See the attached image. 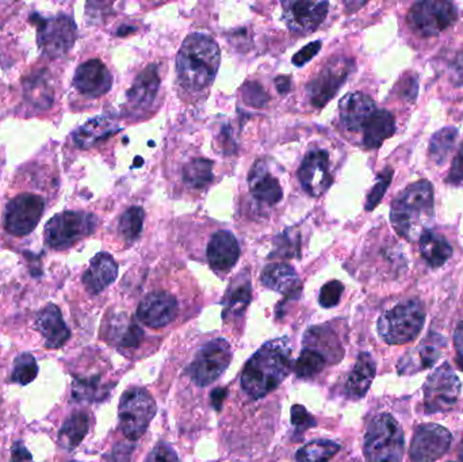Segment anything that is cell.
<instances>
[{"instance_id": "cell-54", "label": "cell", "mask_w": 463, "mask_h": 462, "mask_svg": "<svg viewBox=\"0 0 463 462\" xmlns=\"http://www.w3.org/2000/svg\"><path fill=\"white\" fill-rule=\"evenodd\" d=\"M225 395H227V390L221 389V388H219V389H214L213 393H211V404H213V406L217 409V411L221 409L222 401H224Z\"/></svg>"}, {"instance_id": "cell-17", "label": "cell", "mask_w": 463, "mask_h": 462, "mask_svg": "<svg viewBox=\"0 0 463 462\" xmlns=\"http://www.w3.org/2000/svg\"><path fill=\"white\" fill-rule=\"evenodd\" d=\"M178 313V301L167 292L150 293L137 310V318L150 329H163Z\"/></svg>"}, {"instance_id": "cell-39", "label": "cell", "mask_w": 463, "mask_h": 462, "mask_svg": "<svg viewBox=\"0 0 463 462\" xmlns=\"http://www.w3.org/2000/svg\"><path fill=\"white\" fill-rule=\"evenodd\" d=\"M300 232L296 229H287L275 239V250L271 258H300Z\"/></svg>"}, {"instance_id": "cell-9", "label": "cell", "mask_w": 463, "mask_h": 462, "mask_svg": "<svg viewBox=\"0 0 463 462\" xmlns=\"http://www.w3.org/2000/svg\"><path fill=\"white\" fill-rule=\"evenodd\" d=\"M459 395V379L449 364H443L425 381V413L438 414L450 411L457 404Z\"/></svg>"}, {"instance_id": "cell-28", "label": "cell", "mask_w": 463, "mask_h": 462, "mask_svg": "<svg viewBox=\"0 0 463 462\" xmlns=\"http://www.w3.org/2000/svg\"><path fill=\"white\" fill-rule=\"evenodd\" d=\"M375 377V363L369 353H362L347 380L346 392L351 398H362Z\"/></svg>"}, {"instance_id": "cell-56", "label": "cell", "mask_w": 463, "mask_h": 462, "mask_svg": "<svg viewBox=\"0 0 463 462\" xmlns=\"http://www.w3.org/2000/svg\"><path fill=\"white\" fill-rule=\"evenodd\" d=\"M70 462H76V461H70Z\"/></svg>"}, {"instance_id": "cell-26", "label": "cell", "mask_w": 463, "mask_h": 462, "mask_svg": "<svg viewBox=\"0 0 463 462\" xmlns=\"http://www.w3.org/2000/svg\"><path fill=\"white\" fill-rule=\"evenodd\" d=\"M262 284L288 297H296L301 292L300 277L287 263H271L267 266L262 273Z\"/></svg>"}, {"instance_id": "cell-30", "label": "cell", "mask_w": 463, "mask_h": 462, "mask_svg": "<svg viewBox=\"0 0 463 462\" xmlns=\"http://www.w3.org/2000/svg\"><path fill=\"white\" fill-rule=\"evenodd\" d=\"M251 301V282L247 274H240L227 289L224 298V318L242 315Z\"/></svg>"}, {"instance_id": "cell-27", "label": "cell", "mask_w": 463, "mask_h": 462, "mask_svg": "<svg viewBox=\"0 0 463 462\" xmlns=\"http://www.w3.org/2000/svg\"><path fill=\"white\" fill-rule=\"evenodd\" d=\"M118 131H120V126L116 121L106 117V116H100V117L92 118L89 123L81 126L73 133V141L79 148L87 150V148L94 147L98 142L108 139V137L117 133Z\"/></svg>"}, {"instance_id": "cell-46", "label": "cell", "mask_w": 463, "mask_h": 462, "mask_svg": "<svg viewBox=\"0 0 463 462\" xmlns=\"http://www.w3.org/2000/svg\"><path fill=\"white\" fill-rule=\"evenodd\" d=\"M145 462H179L178 456L171 446L160 443L156 446Z\"/></svg>"}, {"instance_id": "cell-2", "label": "cell", "mask_w": 463, "mask_h": 462, "mask_svg": "<svg viewBox=\"0 0 463 462\" xmlns=\"http://www.w3.org/2000/svg\"><path fill=\"white\" fill-rule=\"evenodd\" d=\"M219 63L221 52L211 37L202 33L190 34L176 57L179 81L190 91H202L213 83Z\"/></svg>"}, {"instance_id": "cell-51", "label": "cell", "mask_w": 463, "mask_h": 462, "mask_svg": "<svg viewBox=\"0 0 463 462\" xmlns=\"http://www.w3.org/2000/svg\"><path fill=\"white\" fill-rule=\"evenodd\" d=\"M455 348H457V364L458 368L463 372V323L458 326L454 334Z\"/></svg>"}, {"instance_id": "cell-16", "label": "cell", "mask_w": 463, "mask_h": 462, "mask_svg": "<svg viewBox=\"0 0 463 462\" xmlns=\"http://www.w3.org/2000/svg\"><path fill=\"white\" fill-rule=\"evenodd\" d=\"M298 179L304 190L312 197L324 195L332 184L328 153L325 150L309 152L298 170Z\"/></svg>"}, {"instance_id": "cell-23", "label": "cell", "mask_w": 463, "mask_h": 462, "mask_svg": "<svg viewBox=\"0 0 463 462\" xmlns=\"http://www.w3.org/2000/svg\"><path fill=\"white\" fill-rule=\"evenodd\" d=\"M118 276V266L113 256L106 252L98 253L92 258L90 268L83 276V284L92 295H99L110 287Z\"/></svg>"}, {"instance_id": "cell-20", "label": "cell", "mask_w": 463, "mask_h": 462, "mask_svg": "<svg viewBox=\"0 0 463 462\" xmlns=\"http://www.w3.org/2000/svg\"><path fill=\"white\" fill-rule=\"evenodd\" d=\"M446 346V340L438 334H430L424 342L409 351L399 363V372L401 374L416 373L431 368L441 358L442 350Z\"/></svg>"}, {"instance_id": "cell-34", "label": "cell", "mask_w": 463, "mask_h": 462, "mask_svg": "<svg viewBox=\"0 0 463 462\" xmlns=\"http://www.w3.org/2000/svg\"><path fill=\"white\" fill-rule=\"evenodd\" d=\"M184 181L192 189H205L213 181V162L208 159H193L184 166Z\"/></svg>"}, {"instance_id": "cell-10", "label": "cell", "mask_w": 463, "mask_h": 462, "mask_svg": "<svg viewBox=\"0 0 463 462\" xmlns=\"http://www.w3.org/2000/svg\"><path fill=\"white\" fill-rule=\"evenodd\" d=\"M232 350L225 339H214L201 348L189 368L193 381L200 387L213 384L227 371Z\"/></svg>"}, {"instance_id": "cell-41", "label": "cell", "mask_w": 463, "mask_h": 462, "mask_svg": "<svg viewBox=\"0 0 463 462\" xmlns=\"http://www.w3.org/2000/svg\"><path fill=\"white\" fill-rule=\"evenodd\" d=\"M99 379H83L73 381V396L78 401H95L99 395Z\"/></svg>"}, {"instance_id": "cell-29", "label": "cell", "mask_w": 463, "mask_h": 462, "mask_svg": "<svg viewBox=\"0 0 463 462\" xmlns=\"http://www.w3.org/2000/svg\"><path fill=\"white\" fill-rule=\"evenodd\" d=\"M396 132V121L388 110H375L364 129V144L369 150L380 148Z\"/></svg>"}, {"instance_id": "cell-22", "label": "cell", "mask_w": 463, "mask_h": 462, "mask_svg": "<svg viewBox=\"0 0 463 462\" xmlns=\"http://www.w3.org/2000/svg\"><path fill=\"white\" fill-rule=\"evenodd\" d=\"M36 327L45 339L47 348H60L70 339L71 332L63 319L62 311L55 304H47L39 313Z\"/></svg>"}, {"instance_id": "cell-38", "label": "cell", "mask_w": 463, "mask_h": 462, "mask_svg": "<svg viewBox=\"0 0 463 462\" xmlns=\"http://www.w3.org/2000/svg\"><path fill=\"white\" fill-rule=\"evenodd\" d=\"M144 224V210L139 207H132L121 216L120 234L128 242H133L140 236Z\"/></svg>"}, {"instance_id": "cell-40", "label": "cell", "mask_w": 463, "mask_h": 462, "mask_svg": "<svg viewBox=\"0 0 463 462\" xmlns=\"http://www.w3.org/2000/svg\"><path fill=\"white\" fill-rule=\"evenodd\" d=\"M26 98L30 100L31 104L39 105V107H50L47 102H45V97L49 98L52 100L53 92L52 89L47 84L45 78H42V73L39 75H34L30 78L29 83L25 87Z\"/></svg>"}, {"instance_id": "cell-37", "label": "cell", "mask_w": 463, "mask_h": 462, "mask_svg": "<svg viewBox=\"0 0 463 462\" xmlns=\"http://www.w3.org/2000/svg\"><path fill=\"white\" fill-rule=\"evenodd\" d=\"M37 374H39V365L31 354L23 353L15 358L12 382L25 387L36 380Z\"/></svg>"}, {"instance_id": "cell-33", "label": "cell", "mask_w": 463, "mask_h": 462, "mask_svg": "<svg viewBox=\"0 0 463 462\" xmlns=\"http://www.w3.org/2000/svg\"><path fill=\"white\" fill-rule=\"evenodd\" d=\"M340 445L328 440L312 441L296 454L297 462H328L338 451Z\"/></svg>"}, {"instance_id": "cell-11", "label": "cell", "mask_w": 463, "mask_h": 462, "mask_svg": "<svg viewBox=\"0 0 463 462\" xmlns=\"http://www.w3.org/2000/svg\"><path fill=\"white\" fill-rule=\"evenodd\" d=\"M33 23L39 26L37 38L39 47L47 56H63L75 45L78 29L73 18L68 15H57L50 20L39 18V22Z\"/></svg>"}, {"instance_id": "cell-53", "label": "cell", "mask_w": 463, "mask_h": 462, "mask_svg": "<svg viewBox=\"0 0 463 462\" xmlns=\"http://www.w3.org/2000/svg\"><path fill=\"white\" fill-rule=\"evenodd\" d=\"M275 86H277L279 94H287L290 91V87H292V79L288 76H278L275 79Z\"/></svg>"}, {"instance_id": "cell-42", "label": "cell", "mask_w": 463, "mask_h": 462, "mask_svg": "<svg viewBox=\"0 0 463 462\" xmlns=\"http://www.w3.org/2000/svg\"><path fill=\"white\" fill-rule=\"evenodd\" d=\"M391 178H393V170H391V168H386V170H383L382 173L378 175L375 186L373 187L369 197H367L366 210H374L378 203L381 202L383 195H385L386 190H388L389 184H390Z\"/></svg>"}, {"instance_id": "cell-50", "label": "cell", "mask_w": 463, "mask_h": 462, "mask_svg": "<svg viewBox=\"0 0 463 462\" xmlns=\"http://www.w3.org/2000/svg\"><path fill=\"white\" fill-rule=\"evenodd\" d=\"M10 462H34L33 456L29 453L28 449L25 448L23 442L21 441H17V442L13 445L12 450V461Z\"/></svg>"}, {"instance_id": "cell-35", "label": "cell", "mask_w": 463, "mask_h": 462, "mask_svg": "<svg viewBox=\"0 0 463 462\" xmlns=\"http://www.w3.org/2000/svg\"><path fill=\"white\" fill-rule=\"evenodd\" d=\"M457 137L458 131L455 128H444L433 134L431 139L430 155L431 159L436 165H441L449 157V153L451 152L455 141H457Z\"/></svg>"}, {"instance_id": "cell-19", "label": "cell", "mask_w": 463, "mask_h": 462, "mask_svg": "<svg viewBox=\"0 0 463 462\" xmlns=\"http://www.w3.org/2000/svg\"><path fill=\"white\" fill-rule=\"evenodd\" d=\"M339 109H340L341 123L346 126L347 131L361 132L364 131L370 117L374 115L377 107L369 95L364 92H351L341 99Z\"/></svg>"}, {"instance_id": "cell-12", "label": "cell", "mask_w": 463, "mask_h": 462, "mask_svg": "<svg viewBox=\"0 0 463 462\" xmlns=\"http://www.w3.org/2000/svg\"><path fill=\"white\" fill-rule=\"evenodd\" d=\"M353 62L344 57H335L330 60L306 86V92L311 98L312 105L317 109H322L335 97L341 84L350 75Z\"/></svg>"}, {"instance_id": "cell-8", "label": "cell", "mask_w": 463, "mask_h": 462, "mask_svg": "<svg viewBox=\"0 0 463 462\" xmlns=\"http://www.w3.org/2000/svg\"><path fill=\"white\" fill-rule=\"evenodd\" d=\"M409 28L422 37L438 36L454 25L458 18L457 7L444 0H425L411 7L408 13Z\"/></svg>"}, {"instance_id": "cell-52", "label": "cell", "mask_w": 463, "mask_h": 462, "mask_svg": "<svg viewBox=\"0 0 463 462\" xmlns=\"http://www.w3.org/2000/svg\"><path fill=\"white\" fill-rule=\"evenodd\" d=\"M452 76L457 84H463V49L458 54L455 60L454 67H452Z\"/></svg>"}, {"instance_id": "cell-25", "label": "cell", "mask_w": 463, "mask_h": 462, "mask_svg": "<svg viewBox=\"0 0 463 462\" xmlns=\"http://www.w3.org/2000/svg\"><path fill=\"white\" fill-rule=\"evenodd\" d=\"M160 86L158 65L150 64L139 73L128 91V102L136 110L147 109L153 104Z\"/></svg>"}, {"instance_id": "cell-55", "label": "cell", "mask_w": 463, "mask_h": 462, "mask_svg": "<svg viewBox=\"0 0 463 462\" xmlns=\"http://www.w3.org/2000/svg\"><path fill=\"white\" fill-rule=\"evenodd\" d=\"M458 456H459L460 462H463V438L459 443V449H458Z\"/></svg>"}, {"instance_id": "cell-44", "label": "cell", "mask_w": 463, "mask_h": 462, "mask_svg": "<svg viewBox=\"0 0 463 462\" xmlns=\"http://www.w3.org/2000/svg\"><path fill=\"white\" fill-rule=\"evenodd\" d=\"M344 287L341 282L330 281L325 284L320 290V304L324 308H333L338 305L340 301L341 293H343Z\"/></svg>"}, {"instance_id": "cell-18", "label": "cell", "mask_w": 463, "mask_h": 462, "mask_svg": "<svg viewBox=\"0 0 463 462\" xmlns=\"http://www.w3.org/2000/svg\"><path fill=\"white\" fill-rule=\"evenodd\" d=\"M73 83L81 94L90 98H98L110 91L113 78L102 62L90 60V62L79 65Z\"/></svg>"}, {"instance_id": "cell-49", "label": "cell", "mask_w": 463, "mask_h": 462, "mask_svg": "<svg viewBox=\"0 0 463 462\" xmlns=\"http://www.w3.org/2000/svg\"><path fill=\"white\" fill-rule=\"evenodd\" d=\"M447 182L452 184H463V144L458 150L457 157L454 158Z\"/></svg>"}, {"instance_id": "cell-13", "label": "cell", "mask_w": 463, "mask_h": 462, "mask_svg": "<svg viewBox=\"0 0 463 462\" xmlns=\"http://www.w3.org/2000/svg\"><path fill=\"white\" fill-rule=\"evenodd\" d=\"M44 200L39 195L21 194L10 201L4 227L13 236H26L39 226L44 213Z\"/></svg>"}, {"instance_id": "cell-43", "label": "cell", "mask_w": 463, "mask_h": 462, "mask_svg": "<svg viewBox=\"0 0 463 462\" xmlns=\"http://www.w3.org/2000/svg\"><path fill=\"white\" fill-rule=\"evenodd\" d=\"M243 99L247 102L251 107H263L264 105L269 102L270 97L261 84L255 83V81H248L243 86Z\"/></svg>"}, {"instance_id": "cell-31", "label": "cell", "mask_w": 463, "mask_h": 462, "mask_svg": "<svg viewBox=\"0 0 463 462\" xmlns=\"http://www.w3.org/2000/svg\"><path fill=\"white\" fill-rule=\"evenodd\" d=\"M420 251L431 268H441L451 258L452 247L444 237L427 231L420 237Z\"/></svg>"}, {"instance_id": "cell-3", "label": "cell", "mask_w": 463, "mask_h": 462, "mask_svg": "<svg viewBox=\"0 0 463 462\" xmlns=\"http://www.w3.org/2000/svg\"><path fill=\"white\" fill-rule=\"evenodd\" d=\"M433 218V189L428 181L407 187L391 203L390 221L394 231L411 242L431 231Z\"/></svg>"}, {"instance_id": "cell-48", "label": "cell", "mask_w": 463, "mask_h": 462, "mask_svg": "<svg viewBox=\"0 0 463 462\" xmlns=\"http://www.w3.org/2000/svg\"><path fill=\"white\" fill-rule=\"evenodd\" d=\"M142 338V331L136 323H131L124 329L120 338V345L123 347H136Z\"/></svg>"}, {"instance_id": "cell-47", "label": "cell", "mask_w": 463, "mask_h": 462, "mask_svg": "<svg viewBox=\"0 0 463 462\" xmlns=\"http://www.w3.org/2000/svg\"><path fill=\"white\" fill-rule=\"evenodd\" d=\"M320 49H322V41H314L312 44L306 45L303 49L298 50L297 54L293 57V64L296 67H304L306 63L311 62L317 54H319Z\"/></svg>"}, {"instance_id": "cell-21", "label": "cell", "mask_w": 463, "mask_h": 462, "mask_svg": "<svg viewBox=\"0 0 463 462\" xmlns=\"http://www.w3.org/2000/svg\"><path fill=\"white\" fill-rule=\"evenodd\" d=\"M240 247L236 237L227 231L213 235L208 245L209 265L213 270L227 273L239 261Z\"/></svg>"}, {"instance_id": "cell-15", "label": "cell", "mask_w": 463, "mask_h": 462, "mask_svg": "<svg viewBox=\"0 0 463 462\" xmlns=\"http://www.w3.org/2000/svg\"><path fill=\"white\" fill-rule=\"evenodd\" d=\"M283 20L290 30L306 34L316 30L328 14L327 2H283Z\"/></svg>"}, {"instance_id": "cell-7", "label": "cell", "mask_w": 463, "mask_h": 462, "mask_svg": "<svg viewBox=\"0 0 463 462\" xmlns=\"http://www.w3.org/2000/svg\"><path fill=\"white\" fill-rule=\"evenodd\" d=\"M97 218L90 213H60L45 226V242L56 250H65L90 236L97 228Z\"/></svg>"}, {"instance_id": "cell-5", "label": "cell", "mask_w": 463, "mask_h": 462, "mask_svg": "<svg viewBox=\"0 0 463 462\" xmlns=\"http://www.w3.org/2000/svg\"><path fill=\"white\" fill-rule=\"evenodd\" d=\"M424 321L423 304L417 300L405 301L381 316L378 332L389 345H404L419 337Z\"/></svg>"}, {"instance_id": "cell-45", "label": "cell", "mask_w": 463, "mask_h": 462, "mask_svg": "<svg viewBox=\"0 0 463 462\" xmlns=\"http://www.w3.org/2000/svg\"><path fill=\"white\" fill-rule=\"evenodd\" d=\"M292 424L298 432H305V430L316 426V421L312 418L311 414H308V411L303 406H293Z\"/></svg>"}, {"instance_id": "cell-24", "label": "cell", "mask_w": 463, "mask_h": 462, "mask_svg": "<svg viewBox=\"0 0 463 462\" xmlns=\"http://www.w3.org/2000/svg\"><path fill=\"white\" fill-rule=\"evenodd\" d=\"M248 184H250L251 194L259 202L275 205L282 200V189H280L279 182L270 173L264 160L255 163L251 170Z\"/></svg>"}, {"instance_id": "cell-1", "label": "cell", "mask_w": 463, "mask_h": 462, "mask_svg": "<svg viewBox=\"0 0 463 462\" xmlns=\"http://www.w3.org/2000/svg\"><path fill=\"white\" fill-rule=\"evenodd\" d=\"M292 371V347L287 338L270 340L248 361L242 374V388L253 398L277 389Z\"/></svg>"}, {"instance_id": "cell-14", "label": "cell", "mask_w": 463, "mask_h": 462, "mask_svg": "<svg viewBox=\"0 0 463 462\" xmlns=\"http://www.w3.org/2000/svg\"><path fill=\"white\" fill-rule=\"evenodd\" d=\"M449 430L435 424L417 427L411 445V458L414 462H435L449 450L451 445Z\"/></svg>"}, {"instance_id": "cell-32", "label": "cell", "mask_w": 463, "mask_h": 462, "mask_svg": "<svg viewBox=\"0 0 463 462\" xmlns=\"http://www.w3.org/2000/svg\"><path fill=\"white\" fill-rule=\"evenodd\" d=\"M90 418L89 414L75 413L64 422L59 432V443L67 450L78 448L81 441L89 432Z\"/></svg>"}, {"instance_id": "cell-4", "label": "cell", "mask_w": 463, "mask_h": 462, "mask_svg": "<svg viewBox=\"0 0 463 462\" xmlns=\"http://www.w3.org/2000/svg\"><path fill=\"white\" fill-rule=\"evenodd\" d=\"M404 448V432L393 416L382 414L369 424L364 448L367 462H399Z\"/></svg>"}, {"instance_id": "cell-36", "label": "cell", "mask_w": 463, "mask_h": 462, "mask_svg": "<svg viewBox=\"0 0 463 462\" xmlns=\"http://www.w3.org/2000/svg\"><path fill=\"white\" fill-rule=\"evenodd\" d=\"M325 356L314 348H304L296 364L295 372L300 379H308L319 374L325 368Z\"/></svg>"}, {"instance_id": "cell-6", "label": "cell", "mask_w": 463, "mask_h": 462, "mask_svg": "<svg viewBox=\"0 0 463 462\" xmlns=\"http://www.w3.org/2000/svg\"><path fill=\"white\" fill-rule=\"evenodd\" d=\"M156 401L148 390L141 388H132L124 393L120 401V427L128 440L136 441L141 438L155 418Z\"/></svg>"}]
</instances>
